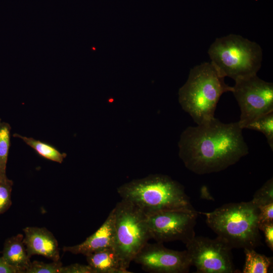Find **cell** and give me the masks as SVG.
<instances>
[{"label": "cell", "mask_w": 273, "mask_h": 273, "mask_svg": "<svg viewBox=\"0 0 273 273\" xmlns=\"http://www.w3.org/2000/svg\"><path fill=\"white\" fill-rule=\"evenodd\" d=\"M0 273H18L17 270L8 264L1 256L0 257Z\"/></svg>", "instance_id": "d4e9b609"}, {"label": "cell", "mask_w": 273, "mask_h": 273, "mask_svg": "<svg viewBox=\"0 0 273 273\" xmlns=\"http://www.w3.org/2000/svg\"><path fill=\"white\" fill-rule=\"evenodd\" d=\"M243 273H267L272 264V258L259 254L253 248H244Z\"/></svg>", "instance_id": "9a60e30c"}, {"label": "cell", "mask_w": 273, "mask_h": 273, "mask_svg": "<svg viewBox=\"0 0 273 273\" xmlns=\"http://www.w3.org/2000/svg\"><path fill=\"white\" fill-rule=\"evenodd\" d=\"M242 130L238 121L224 123L215 117L189 126L180 138L179 157L197 174L223 170L248 153Z\"/></svg>", "instance_id": "6da1fadb"}, {"label": "cell", "mask_w": 273, "mask_h": 273, "mask_svg": "<svg viewBox=\"0 0 273 273\" xmlns=\"http://www.w3.org/2000/svg\"><path fill=\"white\" fill-rule=\"evenodd\" d=\"M264 235L265 241L269 249L273 251V222L261 224L259 226Z\"/></svg>", "instance_id": "cb8c5ba5"}, {"label": "cell", "mask_w": 273, "mask_h": 273, "mask_svg": "<svg viewBox=\"0 0 273 273\" xmlns=\"http://www.w3.org/2000/svg\"><path fill=\"white\" fill-rule=\"evenodd\" d=\"M86 256L88 264L95 273H130L124 269L113 247L90 253Z\"/></svg>", "instance_id": "5bb4252c"}, {"label": "cell", "mask_w": 273, "mask_h": 273, "mask_svg": "<svg viewBox=\"0 0 273 273\" xmlns=\"http://www.w3.org/2000/svg\"><path fill=\"white\" fill-rule=\"evenodd\" d=\"M257 206L273 203V178L267 180L254 194L252 200Z\"/></svg>", "instance_id": "d6986e66"}, {"label": "cell", "mask_w": 273, "mask_h": 273, "mask_svg": "<svg viewBox=\"0 0 273 273\" xmlns=\"http://www.w3.org/2000/svg\"><path fill=\"white\" fill-rule=\"evenodd\" d=\"M204 215L207 225L232 248L255 249L261 243L259 210L252 200L230 203Z\"/></svg>", "instance_id": "3957f363"}, {"label": "cell", "mask_w": 273, "mask_h": 273, "mask_svg": "<svg viewBox=\"0 0 273 273\" xmlns=\"http://www.w3.org/2000/svg\"><path fill=\"white\" fill-rule=\"evenodd\" d=\"M208 54L221 75L235 81L257 74L263 56L258 43L234 34L216 38Z\"/></svg>", "instance_id": "5b68a950"}, {"label": "cell", "mask_w": 273, "mask_h": 273, "mask_svg": "<svg viewBox=\"0 0 273 273\" xmlns=\"http://www.w3.org/2000/svg\"><path fill=\"white\" fill-rule=\"evenodd\" d=\"M198 214L193 207L146 214L151 239L162 243L180 241L186 244L195 236L194 229Z\"/></svg>", "instance_id": "52a82bcc"}, {"label": "cell", "mask_w": 273, "mask_h": 273, "mask_svg": "<svg viewBox=\"0 0 273 273\" xmlns=\"http://www.w3.org/2000/svg\"><path fill=\"white\" fill-rule=\"evenodd\" d=\"M117 191L122 200L132 204L145 214L193 207L184 187L166 175L153 174L134 179L119 186Z\"/></svg>", "instance_id": "277c9868"}, {"label": "cell", "mask_w": 273, "mask_h": 273, "mask_svg": "<svg viewBox=\"0 0 273 273\" xmlns=\"http://www.w3.org/2000/svg\"><path fill=\"white\" fill-rule=\"evenodd\" d=\"M62 267V263L60 260L53 261L51 263L33 261L25 273H61Z\"/></svg>", "instance_id": "ffe728a7"}, {"label": "cell", "mask_w": 273, "mask_h": 273, "mask_svg": "<svg viewBox=\"0 0 273 273\" xmlns=\"http://www.w3.org/2000/svg\"><path fill=\"white\" fill-rule=\"evenodd\" d=\"M232 93L241 110L240 127L254 118L273 111V83L257 74L235 81Z\"/></svg>", "instance_id": "9c48e42d"}, {"label": "cell", "mask_w": 273, "mask_h": 273, "mask_svg": "<svg viewBox=\"0 0 273 273\" xmlns=\"http://www.w3.org/2000/svg\"><path fill=\"white\" fill-rule=\"evenodd\" d=\"M133 261L152 273H186L191 266L186 250L170 249L159 242H148Z\"/></svg>", "instance_id": "30bf717a"}, {"label": "cell", "mask_w": 273, "mask_h": 273, "mask_svg": "<svg viewBox=\"0 0 273 273\" xmlns=\"http://www.w3.org/2000/svg\"><path fill=\"white\" fill-rule=\"evenodd\" d=\"M1 118H0V122H1Z\"/></svg>", "instance_id": "484cf974"}, {"label": "cell", "mask_w": 273, "mask_h": 273, "mask_svg": "<svg viewBox=\"0 0 273 273\" xmlns=\"http://www.w3.org/2000/svg\"><path fill=\"white\" fill-rule=\"evenodd\" d=\"M13 185V181L8 177L0 181V214L7 211L12 205Z\"/></svg>", "instance_id": "44dd1931"}, {"label": "cell", "mask_w": 273, "mask_h": 273, "mask_svg": "<svg viewBox=\"0 0 273 273\" xmlns=\"http://www.w3.org/2000/svg\"><path fill=\"white\" fill-rule=\"evenodd\" d=\"M186 244L191 266L198 273L236 272L233 261L232 248L223 240L194 236Z\"/></svg>", "instance_id": "ba28073f"}, {"label": "cell", "mask_w": 273, "mask_h": 273, "mask_svg": "<svg viewBox=\"0 0 273 273\" xmlns=\"http://www.w3.org/2000/svg\"><path fill=\"white\" fill-rule=\"evenodd\" d=\"M114 216L112 210L101 226L83 242L72 246H64L63 250L74 254L86 256L102 249L113 247Z\"/></svg>", "instance_id": "7c38bea8"}, {"label": "cell", "mask_w": 273, "mask_h": 273, "mask_svg": "<svg viewBox=\"0 0 273 273\" xmlns=\"http://www.w3.org/2000/svg\"><path fill=\"white\" fill-rule=\"evenodd\" d=\"M259 226L261 224L273 222V203L258 206Z\"/></svg>", "instance_id": "7402d4cb"}, {"label": "cell", "mask_w": 273, "mask_h": 273, "mask_svg": "<svg viewBox=\"0 0 273 273\" xmlns=\"http://www.w3.org/2000/svg\"><path fill=\"white\" fill-rule=\"evenodd\" d=\"M114 246L122 267L128 270L134 257L151 239L146 214L129 202L122 200L112 209Z\"/></svg>", "instance_id": "8992f818"}, {"label": "cell", "mask_w": 273, "mask_h": 273, "mask_svg": "<svg viewBox=\"0 0 273 273\" xmlns=\"http://www.w3.org/2000/svg\"><path fill=\"white\" fill-rule=\"evenodd\" d=\"M11 126L8 123L0 122V181L6 178V167L10 146Z\"/></svg>", "instance_id": "ac0fdd59"}, {"label": "cell", "mask_w": 273, "mask_h": 273, "mask_svg": "<svg viewBox=\"0 0 273 273\" xmlns=\"http://www.w3.org/2000/svg\"><path fill=\"white\" fill-rule=\"evenodd\" d=\"M14 136L22 139L27 145L35 150L38 154L49 160L61 163L66 156L65 153H61L53 146L39 140L17 133L14 134Z\"/></svg>", "instance_id": "2e32d148"}, {"label": "cell", "mask_w": 273, "mask_h": 273, "mask_svg": "<svg viewBox=\"0 0 273 273\" xmlns=\"http://www.w3.org/2000/svg\"><path fill=\"white\" fill-rule=\"evenodd\" d=\"M262 133L271 150H273V111L260 115L242 126Z\"/></svg>", "instance_id": "e0dca14e"}, {"label": "cell", "mask_w": 273, "mask_h": 273, "mask_svg": "<svg viewBox=\"0 0 273 273\" xmlns=\"http://www.w3.org/2000/svg\"><path fill=\"white\" fill-rule=\"evenodd\" d=\"M224 78L211 62L191 69L187 81L179 90L178 100L197 125L214 118L221 95L232 92L233 86L225 83Z\"/></svg>", "instance_id": "7a4b0ae2"}, {"label": "cell", "mask_w": 273, "mask_h": 273, "mask_svg": "<svg viewBox=\"0 0 273 273\" xmlns=\"http://www.w3.org/2000/svg\"><path fill=\"white\" fill-rule=\"evenodd\" d=\"M24 236L18 234L5 242L2 257L18 273H25L31 261L23 243Z\"/></svg>", "instance_id": "4fadbf2b"}, {"label": "cell", "mask_w": 273, "mask_h": 273, "mask_svg": "<svg viewBox=\"0 0 273 273\" xmlns=\"http://www.w3.org/2000/svg\"><path fill=\"white\" fill-rule=\"evenodd\" d=\"M23 243L28 256L41 255L52 261L60 260L58 243L46 228L27 226L23 229Z\"/></svg>", "instance_id": "8fae6325"}, {"label": "cell", "mask_w": 273, "mask_h": 273, "mask_svg": "<svg viewBox=\"0 0 273 273\" xmlns=\"http://www.w3.org/2000/svg\"><path fill=\"white\" fill-rule=\"evenodd\" d=\"M61 273H95L88 265L73 263L62 267Z\"/></svg>", "instance_id": "603a6c76"}]
</instances>
